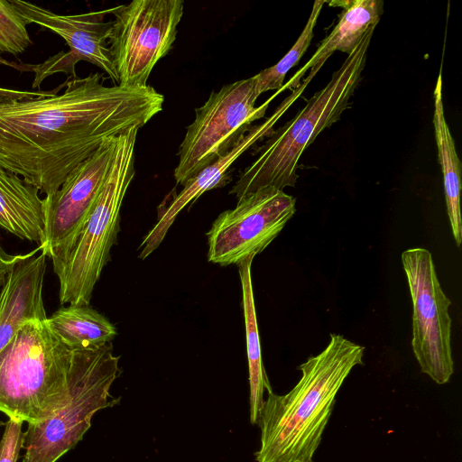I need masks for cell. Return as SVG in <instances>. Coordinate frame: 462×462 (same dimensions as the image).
I'll list each match as a JSON object with an SVG mask.
<instances>
[{"label": "cell", "mask_w": 462, "mask_h": 462, "mask_svg": "<svg viewBox=\"0 0 462 462\" xmlns=\"http://www.w3.org/2000/svg\"><path fill=\"white\" fill-rule=\"evenodd\" d=\"M163 102L149 85L108 87L98 72L41 97H0V168L51 196L104 141L141 129Z\"/></svg>", "instance_id": "1"}, {"label": "cell", "mask_w": 462, "mask_h": 462, "mask_svg": "<svg viewBox=\"0 0 462 462\" xmlns=\"http://www.w3.org/2000/svg\"><path fill=\"white\" fill-rule=\"evenodd\" d=\"M365 347L330 334L327 346L298 366L301 376L286 394L268 392L257 423V462H313L336 396L352 369L363 364Z\"/></svg>", "instance_id": "2"}, {"label": "cell", "mask_w": 462, "mask_h": 462, "mask_svg": "<svg viewBox=\"0 0 462 462\" xmlns=\"http://www.w3.org/2000/svg\"><path fill=\"white\" fill-rule=\"evenodd\" d=\"M94 348H69L46 319L24 324L0 353V411L34 423L63 409Z\"/></svg>", "instance_id": "3"}, {"label": "cell", "mask_w": 462, "mask_h": 462, "mask_svg": "<svg viewBox=\"0 0 462 462\" xmlns=\"http://www.w3.org/2000/svg\"><path fill=\"white\" fill-rule=\"evenodd\" d=\"M375 28L369 29L329 82L316 92L306 106L269 139L254 150L255 160L239 175L230 194L238 199L261 188L283 190L294 187L299 160L315 138L338 121L361 81L370 42Z\"/></svg>", "instance_id": "4"}, {"label": "cell", "mask_w": 462, "mask_h": 462, "mask_svg": "<svg viewBox=\"0 0 462 462\" xmlns=\"http://www.w3.org/2000/svg\"><path fill=\"white\" fill-rule=\"evenodd\" d=\"M139 130L117 136L113 162L89 216L61 268V305H89L94 287L110 260L120 231L123 200L134 174V147Z\"/></svg>", "instance_id": "5"}, {"label": "cell", "mask_w": 462, "mask_h": 462, "mask_svg": "<svg viewBox=\"0 0 462 462\" xmlns=\"http://www.w3.org/2000/svg\"><path fill=\"white\" fill-rule=\"evenodd\" d=\"M273 96L255 106L254 77L223 86L195 109V119L187 127L174 170L179 185H184L219 157L227 153L265 116Z\"/></svg>", "instance_id": "6"}, {"label": "cell", "mask_w": 462, "mask_h": 462, "mask_svg": "<svg viewBox=\"0 0 462 462\" xmlns=\"http://www.w3.org/2000/svg\"><path fill=\"white\" fill-rule=\"evenodd\" d=\"M119 374V357L111 343L95 347L71 402L51 417L28 423L23 433L22 462H56L72 449L90 428L95 413L120 402L110 393Z\"/></svg>", "instance_id": "7"}, {"label": "cell", "mask_w": 462, "mask_h": 462, "mask_svg": "<svg viewBox=\"0 0 462 462\" xmlns=\"http://www.w3.org/2000/svg\"><path fill=\"white\" fill-rule=\"evenodd\" d=\"M183 10L182 0H134L112 8L107 43L119 86H148L152 69L172 48Z\"/></svg>", "instance_id": "8"}, {"label": "cell", "mask_w": 462, "mask_h": 462, "mask_svg": "<svg viewBox=\"0 0 462 462\" xmlns=\"http://www.w3.org/2000/svg\"><path fill=\"white\" fill-rule=\"evenodd\" d=\"M402 263L412 302L413 354L422 373L438 384L447 383L454 373L450 300L439 282L430 251L408 249L402 254Z\"/></svg>", "instance_id": "9"}, {"label": "cell", "mask_w": 462, "mask_h": 462, "mask_svg": "<svg viewBox=\"0 0 462 462\" xmlns=\"http://www.w3.org/2000/svg\"><path fill=\"white\" fill-rule=\"evenodd\" d=\"M296 199L283 190L264 187L237 199L218 215L207 233L208 259L223 266L263 252L296 212Z\"/></svg>", "instance_id": "10"}, {"label": "cell", "mask_w": 462, "mask_h": 462, "mask_svg": "<svg viewBox=\"0 0 462 462\" xmlns=\"http://www.w3.org/2000/svg\"><path fill=\"white\" fill-rule=\"evenodd\" d=\"M118 136V135H117ZM117 136L104 141L52 195L44 198L42 251L57 273L76 243L109 172Z\"/></svg>", "instance_id": "11"}, {"label": "cell", "mask_w": 462, "mask_h": 462, "mask_svg": "<svg viewBox=\"0 0 462 462\" xmlns=\"http://www.w3.org/2000/svg\"><path fill=\"white\" fill-rule=\"evenodd\" d=\"M20 14L29 23L38 24L60 36L69 51L60 52L42 64L32 65L35 78L32 88H39L44 79L57 72L70 73L76 78L75 66L80 60L100 68L115 83L118 77L107 46L112 22L105 17L112 8L79 14H59L35 4L11 0Z\"/></svg>", "instance_id": "12"}, {"label": "cell", "mask_w": 462, "mask_h": 462, "mask_svg": "<svg viewBox=\"0 0 462 462\" xmlns=\"http://www.w3.org/2000/svg\"><path fill=\"white\" fill-rule=\"evenodd\" d=\"M305 88V85L300 84L299 88H295L270 117L260 125H253L227 153L189 180L183 185V189L159 210L157 221L139 245L141 259H145L158 248L176 217L185 207L196 201L204 192L223 187L230 180L228 173L232 164L245 151L273 131L274 124L300 96Z\"/></svg>", "instance_id": "13"}, {"label": "cell", "mask_w": 462, "mask_h": 462, "mask_svg": "<svg viewBox=\"0 0 462 462\" xmlns=\"http://www.w3.org/2000/svg\"><path fill=\"white\" fill-rule=\"evenodd\" d=\"M46 254L41 245L15 254L0 290V353L19 329L31 320H44L43 281Z\"/></svg>", "instance_id": "14"}, {"label": "cell", "mask_w": 462, "mask_h": 462, "mask_svg": "<svg viewBox=\"0 0 462 462\" xmlns=\"http://www.w3.org/2000/svg\"><path fill=\"white\" fill-rule=\"evenodd\" d=\"M329 5L343 8L339 21L331 32L320 42L310 60L300 68L280 89L297 88L308 69L309 75L303 82L309 84L327 60L337 51L352 53L366 32L375 28L383 12L381 0H347L326 2ZM278 91L276 94H279Z\"/></svg>", "instance_id": "15"}, {"label": "cell", "mask_w": 462, "mask_h": 462, "mask_svg": "<svg viewBox=\"0 0 462 462\" xmlns=\"http://www.w3.org/2000/svg\"><path fill=\"white\" fill-rule=\"evenodd\" d=\"M0 228L38 245L45 241V206L39 189L1 168Z\"/></svg>", "instance_id": "16"}, {"label": "cell", "mask_w": 462, "mask_h": 462, "mask_svg": "<svg viewBox=\"0 0 462 462\" xmlns=\"http://www.w3.org/2000/svg\"><path fill=\"white\" fill-rule=\"evenodd\" d=\"M433 94V125L439 162L444 179L447 213L455 242L457 246H460L462 243V218L460 211L461 162L457 156L455 142L445 118L441 72L439 74Z\"/></svg>", "instance_id": "17"}, {"label": "cell", "mask_w": 462, "mask_h": 462, "mask_svg": "<svg viewBox=\"0 0 462 462\" xmlns=\"http://www.w3.org/2000/svg\"><path fill=\"white\" fill-rule=\"evenodd\" d=\"M46 323L71 349L101 346L111 343L117 334L115 325L90 305L62 306Z\"/></svg>", "instance_id": "18"}, {"label": "cell", "mask_w": 462, "mask_h": 462, "mask_svg": "<svg viewBox=\"0 0 462 462\" xmlns=\"http://www.w3.org/2000/svg\"><path fill=\"white\" fill-rule=\"evenodd\" d=\"M254 258L241 262L238 273L242 287L243 309L245 325L246 353L248 360L250 386V421L257 423L260 409L263 402L264 390L272 391L266 375L261 354L260 337L252 284L251 266Z\"/></svg>", "instance_id": "19"}, {"label": "cell", "mask_w": 462, "mask_h": 462, "mask_svg": "<svg viewBox=\"0 0 462 462\" xmlns=\"http://www.w3.org/2000/svg\"><path fill=\"white\" fill-rule=\"evenodd\" d=\"M325 1H315L308 22L291 49L275 65L269 67L255 76L254 93L258 97L269 90H278L282 88L283 81L289 70L297 65L308 50L314 36V27L318 22ZM277 91V92H278Z\"/></svg>", "instance_id": "20"}, {"label": "cell", "mask_w": 462, "mask_h": 462, "mask_svg": "<svg viewBox=\"0 0 462 462\" xmlns=\"http://www.w3.org/2000/svg\"><path fill=\"white\" fill-rule=\"evenodd\" d=\"M27 23L12 1L0 0V53H23L32 41Z\"/></svg>", "instance_id": "21"}, {"label": "cell", "mask_w": 462, "mask_h": 462, "mask_svg": "<svg viewBox=\"0 0 462 462\" xmlns=\"http://www.w3.org/2000/svg\"><path fill=\"white\" fill-rule=\"evenodd\" d=\"M23 422L8 420L0 440V462H17L23 448Z\"/></svg>", "instance_id": "22"}, {"label": "cell", "mask_w": 462, "mask_h": 462, "mask_svg": "<svg viewBox=\"0 0 462 462\" xmlns=\"http://www.w3.org/2000/svg\"><path fill=\"white\" fill-rule=\"evenodd\" d=\"M15 255L7 254L0 245V271H7L12 265Z\"/></svg>", "instance_id": "23"}, {"label": "cell", "mask_w": 462, "mask_h": 462, "mask_svg": "<svg viewBox=\"0 0 462 462\" xmlns=\"http://www.w3.org/2000/svg\"><path fill=\"white\" fill-rule=\"evenodd\" d=\"M0 64L10 66L14 69H18L19 71L32 70V65L16 64V63L8 61L1 57H0Z\"/></svg>", "instance_id": "24"}, {"label": "cell", "mask_w": 462, "mask_h": 462, "mask_svg": "<svg viewBox=\"0 0 462 462\" xmlns=\"http://www.w3.org/2000/svg\"><path fill=\"white\" fill-rule=\"evenodd\" d=\"M11 90L9 88H0V97H9Z\"/></svg>", "instance_id": "25"}, {"label": "cell", "mask_w": 462, "mask_h": 462, "mask_svg": "<svg viewBox=\"0 0 462 462\" xmlns=\"http://www.w3.org/2000/svg\"><path fill=\"white\" fill-rule=\"evenodd\" d=\"M7 271H0V290L5 283Z\"/></svg>", "instance_id": "26"}, {"label": "cell", "mask_w": 462, "mask_h": 462, "mask_svg": "<svg viewBox=\"0 0 462 462\" xmlns=\"http://www.w3.org/2000/svg\"><path fill=\"white\" fill-rule=\"evenodd\" d=\"M2 426H5V422H4V421H2V420H0V428H1Z\"/></svg>", "instance_id": "27"}]
</instances>
